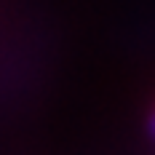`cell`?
<instances>
[{
	"label": "cell",
	"instance_id": "cell-1",
	"mask_svg": "<svg viewBox=\"0 0 155 155\" xmlns=\"http://www.w3.org/2000/svg\"><path fill=\"white\" fill-rule=\"evenodd\" d=\"M150 128H153V134H155V112H153V118H150Z\"/></svg>",
	"mask_w": 155,
	"mask_h": 155
}]
</instances>
